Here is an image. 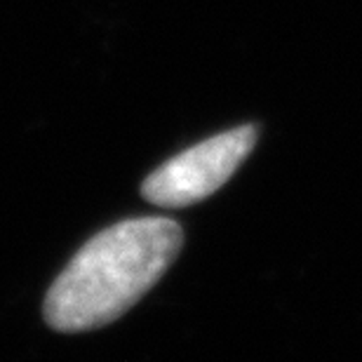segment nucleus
<instances>
[{
	"label": "nucleus",
	"mask_w": 362,
	"mask_h": 362,
	"mask_svg": "<svg viewBox=\"0 0 362 362\" xmlns=\"http://www.w3.org/2000/svg\"><path fill=\"white\" fill-rule=\"evenodd\" d=\"M181 245V226L165 216L101 230L52 282L45 296L47 325L66 334L111 325L163 278Z\"/></svg>",
	"instance_id": "obj_1"
},
{
	"label": "nucleus",
	"mask_w": 362,
	"mask_h": 362,
	"mask_svg": "<svg viewBox=\"0 0 362 362\" xmlns=\"http://www.w3.org/2000/svg\"><path fill=\"white\" fill-rule=\"evenodd\" d=\"M257 144V127L245 125L175 156L141 184L151 205L188 207L216 193Z\"/></svg>",
	"instance_id": "obj_2"
}]
</instances>
